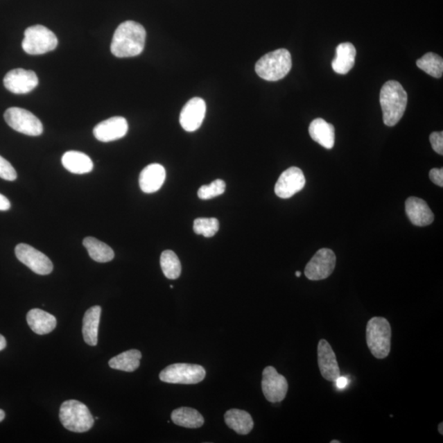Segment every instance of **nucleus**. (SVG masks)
Instances as JSON below:
<instances>
[{"label": "nucleus", "instance_id": "c9c22d12", "mask_svg": "<svg viewBox=\"0 0 443 443\" xmlns=\"http://www.w3.org/2000/svg\"><path fill=\"white\" fill-rule=\"evenodd\" d=\"M334 383L336 387L339 389H343L347 386L349 380L346 377H342V376H340L339 378L335 380Z\"/></svg>", "mask_w": 443, "mask_h": 443}, {"label": "nucleus", "instance_id": "7ed1b4c3", "mask_svg": "<svg viewBox=\"0 0 443 443\" xmlns=\"http://www.w3.org/2000/svg\"><path fill=\"white\" fill-rule=\"evenodd\" d=\"M292 56L286 49H279L267 53L256 64L259 78L268 82H277L286 77L292 69Z\"/></svg>", "mask_w": 443, "mask_h": 443}, {"label": "nucleus", "instance_id": "393cba45", "mask_svg": "<svg viewBox=\"0 0 443 443\" xmlns=\"http://www.w3.org/2000/svg\"><path fill=\"white\" fill-rule=\"evenodd\" d=\"M173 422L178 426L188 428H198L205 423L203 416L190 407H180L174 410L171 415Z\"/></svg>", "mask_w": 443, "mask_h": 443}, {"label": "nucleus", "instance_id": "7c9ffc66", "mask_svg": "<svg viewBox=\"0 0 443 443\" xmlns=\"http://www.w3.org/2000/svg\"><path fill=\"white\" fill-rule=\"evenodd\" d=\"M226 183L220 179L214 181L211 184L202 186L198 191V196L201 200H210L225 193Z\"/></svg>", "mask_w": 443, "mask_h": 443}, {"label": "nucleus", "instance_id": "f704fd0d", "mask_svg": "<svg viewBox=\"0 0 443 443\" xmlns=\"http://www.w3.org/2000/svg\"><path fill=\"white\" fill-rule=\"evenodd\" d=\"M11 207L10 201L8 200L7 197L2 194H0V210L1 211H7Z\"/></svg>", "mask_w": 443, "mask_h": 443}, {"label": "nucleus", "instance_id": "f03ea898", "mask_svg": "<svg viewBox=\"0 0 443 443\" xmlns=\"http://www.w3.org/2000/svg\"><path fill=\"white\" fill-rule=\"evenodd\" d=\"M408 96L401 83L388 80L380 92V105L383 110V119L388 127L395 126L403 117Z\"/></svg>", "mask_w": 443, "mask_h": 443}, {"label": "nucleus", "instance_id": "9b49d317", "mask_svg": "<svg viewBox=\"0 0 443 443\" xmlns=\"http://www.w3.org/2000/svg\"><path fill=\"white\" fill-rule=\"evenodd\" d=\"M261 384L263 395L268 401L277 403L285 399L288 391V381L274 367L268 366L263 370Z\"/></svg>", "mask_w": 443, "mask_h": 443}, {"label": "nucleus", "instance_id": "bb28decb", "mask_svg": "<svg viewBox=\"0 0 443 443\" xmlns=\"http://www.w3.org/2000/svg\"><path fill=\"white\" fill-rule=\"evenodd\" d=\"M83 245L87 250L89 256L98 263H107L113 261L114 250L110 246L102 243L95 237L88 236L83 241Z\"/></svg>", "mask_w": 443, "mask_h": 443}, {"label": "nucleus", "instance_id": "6e6552de", "mask_svg": "<svg viewBox=\"0 0 443 443\" xmlns=\"http://www.w3.org/2000/svg\"><path fill=\"white\" fill-rule=\"evenodd\" d=\"M8 126L15 131L31 137L42 135L44 131L40 120L30 111L12 107L4 114Z\"/></svg>", "mask_w": 443, "mask_h": 443}, {"label": "nucleus", "instance_id": "2f4dec72", "mask_svg": "<svg viewBox=\"0 0 443 443\" xmlns=\"http://www.w3.org/2000/svg\"><path fill=\"white\" fill-rule=\"evenodd\" d=\"M0 177L10 182L15 181L17 177L15 168L2 156H0Z\"/></svg>", "mask_w": 443, "mask_h": 443}, {"label": "nucleus", "instance_id": "cd10ccee", "mask_svg": "<svg viewBox=\"0 0 443 443\" xmlns=\"http://www.w3.org/2000/svg\"><path fill=\"white\" fill-rule=\"evenodd\" d=\"M160 266L165 277L168 279H178L181 275V262L173 250H164L160 257Z\"/></svg>", "mask_w": 443, "mask_h": 443}, {"label": "nucleus", "instance_id": "c85d7f7f", "mask_svg": "<svg viewBox=\"0 0 443 443\" xmlns=\"http://www.w3.org/2000/svg\"><path fill=\"white\" fill-rule=\"evenodd\" d=\"M419 69L431 75V77L440 78L443 73L442 58L437 53H427L416 62Z\"/></svg>", "mask_w": 443, "mask_h": 443}, {"label": "nucleus", "instance_id": "473e14b6", "mask_svg": "<svg viewBox=\"0 0 443 443\" xmlns=\"http://www.w3.org/2000/svg\"><path fill=\"white\" fill-rule=\"evenodd\" d=\"M431 140V146L434 151L438 155H443V132H433L429 137Z\"/></svg>", "mask_w": 443, "mask_h": 443}, {"label": "nucleus", "instance_id": "ea45409f", "mask_svg": "<svg viewBox=\"0 0 443 443\" xmlns=\"http://www.w3.org/2000/svg\"><path fill=\"white\" fill-rule=\"evenodd\" d=\"M302 275V272L299 271L295 272V276H297V277H301Z\"/></svg>", "mask_w": 443, "mask_h": 443}, {"label": "nucleus", "instance_id": "f3484780", "mask_svg": "<svg viewBox=\"0 0 443 443\" xmlns=\"http://www.w3.org/2000/svg\"><path fill=\"white\" fill-rule=\"evenodd\" d=\"M165 177L166 171L162 165L152 164L142 170L139 177V184L145 193H155L164 185Z\"/></svg>", "mask_w": 443, "mask_h": 443}, {"label": "nucleus", "instance_id": "58836bf2", "mask_svg": "<svg viewBox=\"0 0 443 443\" xmlns=\"http://www.w3.org/2000/svg\"><path fill=\"white\" fill-rule=\"evenodd\" d=\"M443 427V424L441 423L440 425H438V432L440 433L441 435H442L443 434V431H442V428Z\"/></svg>", "mask_w": 443, "mask_h": 443}, {"label": "nucleus", "instance_id": "4c0bfd02", "mask_svg": "<svg viewBox=\"0 0 443 443\" xmlns=\"http://www.w3.org/2000/svg\"><path fill=\"white\" fill-rule=\"evenodd\" d=\"M6 418V412L1 409H0V422H2L3 420Z\"/></svg>", "mask_w": 443, "mask_h": 443}, {"label": "nucleus", "instance_id": "2eb2a0df", "mask_svg": "<svg viewBox=\"0 0 443 443\" xmlns=\"http://www.w3.org/2000/svg\"><path fill=\"white\" fill-rule=\"evenodd\" d=\"M318 363L322 376L329 382H334L341 376L335 352L329 342L320 340L318 345Z\"/></svg>", "mask_w": 443, "mask_h": 443}, {"label": "nucleus", "instance_id": "20e7f679", "mask_svg": "<svg viewBox=\"0 0 443 443\" xmlns=\"http://www.w3.org/2000/svg\"><path fill=\"white\" fill-rule=\"evenodd\" d=\"M391 325L385 318L374 317L367 324V345L377 359L388 356L391 351Z\"/></svg>", "mask_w": 443, "mask_h": 443}, {"label": "nucleus", "instance_id": "c756f323", "mask_svg": "<svg viewBox=\"0 0 443 443\" xmlns=\"http://www.w3.org/2000/svg\"><path fill=\"white\" fill-rule=\"evenodd\" d=\"M194 232L205 237H212L219 229V222L216 218H199L194 221Z\"/></svg>", "mask_w": 443, "mask_h": 443}, {"label": "nucleus", "instance_id": "1a4fd4ad", "mask_svg": "<svg viewBox=\"0 0 443 443\" xmlns=\"http://www.w3.org/2000/svg\"><path fill=\"white\" fill-rule=\"evenodd\" d=\"M15 254L17 259L35 274L39 275L51 274L53 266L51 259L33 246L24 243L17 245Z\"/></svg>", "mask_w": 443, "mask_h": 443}, {"label": "nucleus", "instance_id": "a19ab883", "mask_svg": "<svg viewBox=\"0 0 443 443\" xmlns=\"http://www.w3.org/2000/svg\"><path fill=\"white\" fill-rule=\"evenodd\" d=\"M331 443H341V442L337 441V440H333V441H331Z\"/></svg>", "mask_w": 443, "mask_h": 443}, {"label": "nucleus", "instance_id": "aec40b11", "mask_svg": "<svg viewBox=\"0 0 443 443\" xmlns=\"http://www.w3.org/2000/svg\"><path fill=\"white\" fill-rule=\"evenodd\" d=\"M356 49L351 43H342L336 49V57L332 62L333 69L338 74L345 75L355 65Z\"/></svg>", "mask_w": 443, "mask_h": 443}, {"label": "nucleus", "instance_id": "39448f33", "mask_svg": "<svg viewBox=\"0 0 443 443\" xmlns=\"http://www.w3.org/2000/svg\"><path fill=\"white\" fill-rule=\"evenodd\" d=\"M60 419L65 428L74 433L87 432L95 423L88 407L77 400L66 401L61 405Z\"/></svg>", "mask_w": 443, "mask_h": 443}, {"label": "nucleus", "instance_id": "b1692460", "mask_svg": "<svg viewBox=\"0 0 443 443\" xmlns=\"http://www.w3.org/2000/svg\"><path fill=\"white\" fill-rule=\"evenodd\" d=\"M225 419L227 426L241 435H246L250 433L254 427L252 415L243 410L231 409L227 410Z\"/></svg>", "mask_w": 443, "mask_h": 443}, {"label": "nucleus", "instance_id": "5701e85b", "mask_svg": "<svg viewBox=\"0 0 443 443\" xmlns=\"http://www.w3.org/2000/svg\"><path fill=\"white\" fill-rule=\"evenodd\" d=\"M102 309L96 306L89 308L83 318L82 334L84 341L89 346L96 347L98 343V330Z\"/></svg>", "mask_w": 443, "mask_h": 443}, {"label": "nucleus", "instance_id": "4be33fe9", "mask_svg": "<svg viewBox=\"0 0 443 443\" xmlns=\"http://www.w3.org/2000/svg\"><path fill=\"white\" fill-rule=\"evenodd\" d=\"M62 164L69 172L86 174L92 171L94 164L91 158L82 152L71 150L62 155Z\"/></svg>", "mask_w": 443, "mask_h": 443}, {"label": "nucleus", "instance_id": "f8f14e48", "mask_svg": "<svg viewBox=\"0 0 443 443\" xmlns=\"http://www.w3.org/2000/svg\"><path fill=\"white\" fill-rule=\"evenodd\" d=\"M37 75L33 71L17 69L8 71L3 79L4 87L17 95L33 92L38 86Z\"/></svg>", "mask_w": 443, "mask_h": 443}, {"label": "nucleus", "instance_id": "f257e3e1", "mask_svg": "<svg viewBox=\"0 0 443 443\" xmlns=\"http://www.w3.org/2000/svg\"><path fill=\"white\" fill-rule=\"evenodd\" d=\"M146 31L138 22H123L115 31L111 43V52L115 57H135L145 48Z\"/></svg>", "mask_w": 443, "mask_h": 443}, {"label": "nucleus", "instance_id": "6ab92c4d", "mask_svg": "<svg viewBox=\"0 0 443 443\" xmlns=\"http://www.w3.org/2000/svg\"><path fill=\"white\" fill-rule=\"evenodd\" d=\"M26 321L31 330L38 335L51 333L57 326L56 318L40 309L31 310L26 315Z\"/></svg>", "mask_w": 443, "mask_h": 443}, {"label": "nucleus", "instance_id": "4468645a", "mask_svg": "<svg viewBox=\"0 0 443 443\" xmlns=\"http://www.w3.org/2000/svg\"><path fill=\"white\" fill-rule=\"evenodd\" d=\"M207 113V104L202 98H192L188 101L180 114V124L186 132H192L198 130L203 123Z\"/></svg>", "mask_w": 443, "mask_h": 443}, {"label": "nucleus", "instance_id": "ddd939ff", "mask_svg": "<svg viewBox=\"0 0 443 443\" xmlns=\"http://www.w3.org/2000/svg\"><path fill=\"white\" fill-rule=\"evenodd\" d=\"M306 185V178L301 169L292 167L286 169L277 180L275 193L281 199H288L301 191Z\"/></svg>", "mask_w": 443, "mask_h": 443}, {"label": "nucleus", "instance_id": "412c9836", "mask_svg": "<svg viewBox=\"0 0 443 443\" xmlns=\"http://www.w3.org/2000/svg\"><path fill=\"white\" fill-rule=\"evenodd\" d=\"M309 132L313 140L326 149L330 150L334 146L335 129L332 124L323 119H316L310 125Z\"/></svg>", "mask_w": 443, "mask_h": 443}, {"label": "nucleus", "instance_id": "a878e982", "mask_svg": "<svg viewBox=\"0 0 443 443\" xmlns=\"http://www.w3.org/2000/svg\"><path fill=\"white\" fill-rule=\"evenodd\" d=\"M141 352L135 349L129 350L116 356L109 361L111 369L124 371V372H134L140 366Z\"/></svg>", "mask_w": 443, "mask_h": 443}, {"label": "nucleus", "instance_id": "0eeeda50", "mask_svg": "<svg viewBox=\"0 0 443 443\" xmlns=\"http://www.w3.org/2000/svg\"><path fill=\"white\" fill-rule=\"evenodd\" d=\"M207 372L202 366L191 364H173L159 374L161 381L174 384H196L205 378Z\"/></svg>", "mask_w": 443, "mask_h": 443}, {"label": "nucleus", "instance_id": "a211bd4d", "mask_svg": "<svg viewBox=\"0 0 443 443\" xmlns=\"http://www.w3.org/2000/svg\"><path fill=\"white\" fill-rule=\"evenodd\" d=\"M406 212L415 226L431 225L434 220L433 213L426 202L417 197H410L406 201Z\"/></svg>", "mask_w": 443, "mask_h": 443}, {"label": "nucleus", "instance_id": "9d476101", "mask_svg": "<svg viewBox=\"0 0 443 443\" xmlns=\"http://www.w3.org/2000/svg\"><path fill=\"white\" fill-rule=\"evenodd\" d=\"M336 266V256L332 250L323 248L318 250L307 263L305 275L311 281L328 279Z\"/></svg>", "mask_w": 443, "mask_h": 443}, {"label": "nucleus", "instance_id": "e433bc0d", "mask_svg": "<svg viewBox=\"0 0 443 443\" xmlns=\"http://www.w3.org/2000/svg\"><path fill=\"white\" fill-rule=\"evenodd\" d=\"M7 346L6 339L3 335L0 334V351H3Z\"/></svg>", "mask_w": 443, "mask_h": 443}, {"label": "nucleus", "instance_id": "dca6fc26", "mask_svg": "<svg viewBox=\"0 0 443 443\" xmlns=\"http://www.w3.org/2000/svg\"><path fill=\"white\" fill-rule=\"evenodd\" d=\"M128 123L123 117H113L103 121L94 128V136L101 142L119 140L126 136Z\"/></svg>", "mask_w": 443, "mask_h": 443}, {"label": "nucleus", "instance_id": "423d86ee", "mask_svg": "<svg viewBox=\"0 0 443 443\" xmlns=\"http://www.w3.org/2000/svg\"><path fill=\"white\" fill-rule=\"evenodd\" d=\"M57 46L55 34L42 25L30 26L26 29L21 43L24 51L31 55H44L53 51Z\"/></svg>", "mask_w": 443, "mask_h": 443}, {"label": "nucleus", "instance_id": "72a5a7b5", "mask_svg": "<svg viewBox=\"0 0 443 443\" xmlns=\"http://www.w3.org/2000/svg\"><path fill=\"white\" fill-rule=\"evenodd\" d=\"M429 177L431 180L437 186H443V169L442 168H433L429 172Z\"/></svg>", "mask_w": 443, "mask_h": 443}]
</instances>
